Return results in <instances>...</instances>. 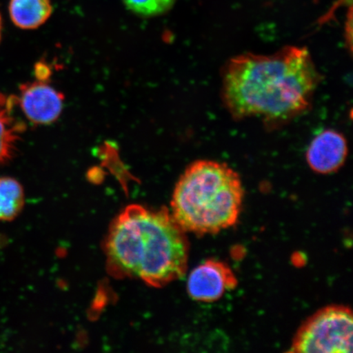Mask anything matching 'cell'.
I'll use <instances>...</instances> for the list:
<instances>
[{"label":"cell","instance_id":"13","mask_svg":"<svg viewBox=\"0 0 353 353\" xmlns=\"http://www.w3.org/2000/svg\"><path fill=\"white\" fill-rule=\"evenodd\" d=\"M1 34H2V19H1V15H0V41H1Z\"/></svg>","mask_w":353,"mask_h":353},{"label":"cell","instance_id":"11","mask_svg":"<svg viewBox=\"0 0 353 353\" xmlns=\"http://www.w3.org/2000/svg\"><path fill=\"white\" fill-rule=\"evenodd\" d=\"M134 14L143 17H158L169 12L176 0H122Z\"/></svg>","mask_w":353,"mask_h":353},{"label":"cell","instance_id":"10","mask_svg":"<svg viewBox=\"0 0 353 353\" xmlns=\"http://www.w3.org/2000/svg\"><path fill=\"white\" fill-rule=\"evenodd\" d=\"M24 189L19 181L10 176H0V221L14 220L23 209Z\"/></svg>","mask_w":353,"mask_h":353},{"label":"cell","instance_id":"7","mask_svg":"<svg viewBox=\"0 0 353 353\" xmlns=\"http://www.w3.org/2000/svg\"><path fill=\"white\" fill-rule=\"evenodd\" d=\"M347 151V140L341 132L325 130L320 132L309 144L307 162L317 174H333L345 163Z\"/></svg>","mask_w":353,"mask_h":353},{"label":"cell","instance_id":"2","mask_svg":"<svg viewBox=\"0 0 353 353\" xmlns=\"http://www.w3.org/2000/svg\"><path fill=\"white\" fill-rule=\"evenodd\" d=\"M187 232L165 208L127 206L113 220L105 241L108 270L117 278H134L165 286L186 274Z\"/></svg>","mask_w":353,"mask_h":353},{"label":"cell","instance_id":"12","mask_svg":"<svg viewBox=\"0 0 353 353\" xmlns=\"http://www.w3.org/2000/svg\"><path fill=\"white\" fill-rule=\"evenodd\" d=\"M34 74L38 81H46L50 77L51 70L46 63H39L34 66Z\"/></svg>","mask_w":353,"mask_h":353},{"label":"cell","instance_id":"8","mask_svg":"<svg viewBox=\"0 0 353 353\" xmlns=\"http://www.w3.org/2000/svg\"><path fill=\"white\" fill-rule=\"evenodd\" d=\"M17 105V96L0 92V165L13 157L26 130L25 123L16 116Z\"/></svg>","mask_w":353,"mask_h":353},{"label":"cell","instance_id":"3","mask_svg":"<svg viewBox=\"0 0 353 353\" xmlns=\"http://www.w3.org/2000/svg\"><path fill=\"white\" fill-rule=\"evenodd\" d=\"M245 191L241 176L225 163L189 165L174 190L170 213L186 232L214 235L239 220Z\"/></svg>","mask_w":353,"mask_h":353},{"label":"cell","instance_id":"9","mask_svg":"<svg viewBox=\"0 0 353 353\" xmlns=\"http://www.w3.org/2000/svg\"><path fill=\"white\" fill-rule=\"evenodd\" d=\"M11 20L17 28L34 30L50 19L52 13L51 0H10Z\"/></svg>","mask_w":353,"mask_h":353},{"label":"cell","instance_id":"6","mask_svg":"<svg viewBox=\"0 0 353 353\" xmlns=\"http://www.w3.org/2000/svg\"><path fill=\"white\" fill-rule=\"evenodd\" d=\"M65 97L46 81L28 82L19 88L17 105L34 125H50L63 112Z\"/></svg>","mask_w":353,"mask_h":353},{"label":"cell","instance_id":"5","mask_svg":"<svg viewBox=\"0 0 353 353\" xmlns=\"http://www.w3.org/2000/svg\"><path fill=\"white\" fill-rule=\"evenodd\" d=\"M237 278L228 264L220 260H205L190 273L187 289L190 297L198 302L218 301L236 288Z\"/></svg>","mask_w":353,"mask_h":353},{"label":"cell","instance_id":"4","mask_svg":"<svg viewBox=\"0 0 353 353\" xmlns=\"http://www.w3.org/2000/svg\"><path fill=\"white\" fill-rule=\"evenodd\" d=\"M353 319L350 307L333 304L309 316L294 335L289 352L351 353Z\"/></svg>","mask_w":353,"mask_h":353},{"label":"cell","instance_id":"1","mask_svg":"<svg viewBox=\"0 0 353 353\" xmlns=\"http://www.w3.org/2000/svg\"><path fill=\"white\" fill-rule=\"evenodd\" d=\"M320 81L307 48L288 46L272 54H245L229 60L222 98L236 120L258 118L279 125L307 112Z\"/></svg>","mask_w":353,"mask_h":353}]
</instances>
